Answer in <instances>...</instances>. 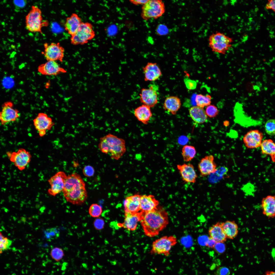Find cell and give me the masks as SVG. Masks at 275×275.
I'll return each instance as SVG.
<instances>
[{"label": "cell", "mask_w": 275, "mask_h": 275, "mask_svg": "<svg viewBox=\"0 0 275 275\" xmlns=\"http://www.w3.org/2000/svg\"><path fill=\"white\" fill-rule=\"evenodd\" d=\"M140 212L141 225L145 234L149 237L158 235L169 223L168 213L161 206L153 211Z\"/></svg>", "instance_id": "6da1fadb"}, {"label": "cell", "mask_w": 275, "mask_h": 275, "mask_svg": "<svg viewBox=\"0 0 275 275\" xmlns=\"http://www.w3.org/2000/svg\"><path fill=\"white\" fill-rule=\"evenodd\" d=\"M62 191L67 201L74 205H82L88 197L85 184L75 172L67 176Z\"/></svg>", "instance_id": "7a4b0ae2"}, {"label": "cell", "mask_w": 275, "mask_h": 275, "mask_svg": "<svg viewBox=\"0 0 275 275\" xmlns=\"http://www.w3.org/2000/svg\"><path fill=\"white\" fill-rule=\"evenodd\" d=\"M98 147L102 152L116 160L121 158L126 149L125 140L110 133L100 138Z\"/></svg>", "instance_id": "3957f363"}, {"label": "cell", "mask_w": 275, "mask_h": 275, "mask_svg": "<svg viewBox=\"0 0 275 275\" xmlns=\"http://www.w3.org/2000/svg\"><path fill=\"white\" fill-rule=\"evenodd\" d=\"M26 29L31 32H39L42 34V29L49 24L47 20H43L42 11L37 6H32L31 9L25 17Z\"/></svg>", "instance_id": "277c9868"}, {"label": "cell", "mask_w": 275, "mask_h": 275, "mask_svg": "<svg viewBox=\"0 0 275 275\" xmlns=\"http://www.w3.org/2000/svg\"><path fill=\"white\" fill-rule=\"evenodd\" d=\"M233 39L224 33L216 32L210 35L208 39L209 47L216 53L225 54L231 47Z\"/></svg>", "instance_id": "5b68a950"}, {"label": "cell", "mask_w": 275, "mask_h": 275, "mask_svg": "<svg viewBox=\"0 0 275 275\" xmlns=\"http://www.w3.org/2000/svg\"><path fill=\"white\" fill-rule=\"evenodd\" d=\"M95 35L92 24L82 22L76 32L71 36V42L74 45L84 44L94 38Z\"/></svg>", "instance_id": "8992f818"}, {"label": "cell", "mask_w": 275, "mask_h": 275, "mask_svg": "<svg viewBox=\"0 0 275 275\" xmlns=\"http://www.w3.org/2000/svg\"><path fill=\"white\" fill-rule=\"evenodd\" d=\"M177 243V238L173 236L162 237L153 241L150 253L151 254H157L168 256L172 248Z\"/></svg>", "instance_id": "52a82bcc"}, {"label": "cell", "mask_w": 275, "mask_h": 275, "mask_svg": "<svg viewBox=\"0 0 275 275\" xmlns=\"http://www.w3.org/2000/svg\"><path fill=\"white\" fill-rule=\"evenodd\" d=\"M165 10L163 2L160 0H149L142 8L141 16L145 20L157 19L164 13Z\"/></svg>", "instance_id": "ba28073f"}, {"label": "cell", "mask_w": 275, "mask_h": 275, "mask_svg": "<svg viewBox=\"0 0 275 275\" xmlns=\"http://www.w3.org/2000/svg\"><path fill=\"white\" fill-rule=\"evenodd\" d=\"M6 153L10 161L20 171L25 169L32 158L30 153L22 148H19L17 152L8 151Z\"/></svg>", "instance_id": "9c48e42d"}, {"label": "cell", "mask_w": 275, "mask_h": 275, "mask_svg": "<svg viewBox=\"0 0 275 275\" xmlns=\"http://www.w3.org/2000/svg\"><path fill=\"white\" fill-rule=\"evenodd\" d=\"M44 48L42 53L47 61H59L62 62L64 56V49L59 43H52L50 44L45 43Z\"/></svg>", "instance_id": "30bf717a"}, {"label": "cell", "mask_w": 275, "mask_h": 275, "mask_svg": "<svg viewBox=\"0 0 275 275\" xmlns=\"http://www.w3.org/2000/svg\"><path fill=\"white\" fill-rule=\"evenodd\" d=\"M20 116L19 111L14 108L12 102H6L2 105L0 113V121L2 125L15 121Z\"/></svg>", "instance_id": "8fae6325"}, {"label": "cell", "mask_w": 275, "mask_h": 275, "mask_svg": "<svg viewBox=\"0 0 275 275\" xmlns=\"http://www.w3.org/2000/svg\"><path fill=\"white\" fill-rule=\"evenodd\" d=\"M67 176L65 172L60 171L51 177L48 180L50 185L48 190L49 194L55 196L62 191Z\"/></svg>", "instance_id": "7c38bea8"}, {"label": "cell", "mask_w": 275, "mask_h": 275, "mask_svg": "<svg viewBox=\"0 0 275 275\" xmlns=\"http://www.w3.org/2000/svg\"><path fill=\"white\" fill-rule=\"evenodd\" d=\"M35 129L40 136H44L47 131L50 130L54 125L52 118L44 113H40L33 120Z\"/></svg>", "instance_id": "4fadbf2b"}, {"label": "cell", "mask_w": 275, "mask_h": 275, "mask_svg": "<svg viewBox=\"0 0 275 275\" xmlns=\"http://www.w3.org/2000/svg\"><path fill=\"white\" fill-rule=\"evenodd\" d=\"M154 85H151L148 88H143L139 94L140 100L143 104L154 107L158 102V95Z\"/></svg>", "instance_id": "5bb4252c"}, {"label": "cell", "mask_w": 275, "mask_h": 275, "mask_svg": "<svg viewBox=\"0 0 275 275\" xmlns=\"http://www.w3.org/2000/svg\"><path fill=\"white\" fill-rule=\"evenodd\" d=\"M198 167L201 176H205L215 173L217 167L214 156L210 155L202 158L198 164Z\"/></svg>", "instance_id": "9a60e30c"}, {"label": "cell", "mask_w": 275, "mask_h": 275, "mask_svg": "<svg viewBox=\"0 0 275 275\" xmlns=\"http://www.w3.org/2000/svg\"><path fill=\"white\" fill-rule=\"evenodd\" d=\"M263 134L257 130H251L248 132L243 138V142L246 146L250 149L260 147L262 142Z\"/></svg>", "instance_id": "2e32d148"}, {"label": "cell", "mask_w": 275, "mask_h": 275, "mask_svg": "<svg viewBox=\"0 0 275 275\" xmlns=\"http://www.w3.org/2000/svg\"><path fill=\"white\" fill-rule=\"evenodd\" d=\"M38 72L45 75H56L61 73H65L66 71L60 66L55 61H49L39 65L38 68Z\"/></svg>", "instance_id": "e0dca14e"}, {"label": "cell", "mask_w": 275, "mask_h": 275, "mask_svg": "<svg viewBox=\"0 0 275 275\" xmlns=\"http://www.w3.org/2000/svg\"><path fill=\"white\" fill-rule=\"evenodd\" d=\"M177 167L184 182L189 183L196 182L197 176L192 164H179L177 165Z\"/></svg>", "instance_id": "ac0fdd59"}, {"label": "cell", "mask_w": 275, "mask_h": 275, "mask_svg": "<svg viewBox=\"0 0 275 275\" xmlns=\"http://www.w3.org/2000/svg\"><path fill=\"white\" fill-rule=\"evenodd\" d=\"M141 217L140 212H125L124 221L122 223L118 224V226L129 230L134 231L136 229L138 223L140 221Z\"/></svg>", "instance_id": "d6986e66"}, {"label": "cell", "mask_w": 275, "mask_h": 275, "mask_svg": "<svg viewBox=\"0 0 275 275\" xmlns=\"http://www.w3.org/2000/svg\"><path fill=\"white\" fill-rule=\"evenodd\" d=\"M142 70L145 81H155L162 75L160 69L156 63H148L143 67Z\"/></svg>", "instance_id": "ffe728a7"}, {"label": "cell", "mask_w": 275, "mask_h": 275, "mask_svg": "<svg viewBox=\"0 0 275 275\" xmlns=\"http://www.w3.org/2000/svg\"><path fill=\"white\" fill-rule=\"evenodd\" d=\"M261 207L263 214L269 219L275 217V196L268 195L263 198Z\"/></svg>", "instance_id": "44dd1931"}, {"label": "cell", "mask_w": 275, "mask_h": 275, "mask_svg": "<svg viewBox=\"0 0 275 275\" xmlns=\"http://www.w3.org/2000/svg\"><path fill=\"white\" fill-rule=\"evenodd\" d=\"M140 209L141 212H146L157 209L159 206V201L152 195H141L140 199Z\"/></svg>", "instance_id": "7402d4cb"}, {"label": "cell", "mask_w": 275, "mask_h": 275, "mask_svg": "<svg viewBox=\"0 0 275 275\" xmlns=\"http://www.w3.org/2000/svg\"><path fill=\"white\" fill-rule=\"evenodd\" d=\"M82 22L81 18L78 15L73 13L66 19L64 24L65 30L72 36L76 32Z\"/></svg>", "instance_id": "603a6c76"}, {"label": "cell", "mask_w": 275, "mask_h": 275, "mask_svg": "<svg viewBox=\"0 0 275 275\" xmlns=\"http://www.w3.org/2000/svg\"><path fill=\"white\" fill-rule=\"evenodd\" d=\"M141 196L136 194L126 197L124 202L125 212H137L140 210Z\"/></svg>", "instance_id": "cb8c5ba5"}, {"label": "cell", "mask_w": 275, "mask_h": 275, "mask_svg": "<svg viewBox=\"0 0 275 275\" xmlns=\"http://www.w3.org/2000/svg\"><path fill=\"white\" fill-rule=\"evenodd\" d=\"M134 114L139 121L145 125L148 123L152 115L150 107L143 104L134 109Z\"/></svg>", "instance_id": "d4e9b609"}, {"label": "cell", "mask_w": 275, "mask_h": 275, "mask_svg": "<svg viewBox=\"0 0 275 275\" xmlns=\"http://www.w3.org/2000/svg\"><path fill=\"white\" fill-rule=\"evenodd\" d=\"M181 105L180 100L177 96H171L166 98L163 107L165 110L175 115L180 108Z\"/></svg>", "instance_id": "484cf974"}, {"label": "cell", "mask_w": 275, "mask_h": 275, "mask_svg": "<svg viewBox=\"0 0 275 275\" xmlns=\"http://www.w3.org/2000/svg\"><path fill=\"white\" fill-rule=\"evenodd\" d=\"M208 233L209 237L217 242H224L227 239L222 227L221 223L219 222L210 227Z\"/></svg>", "instance_id": "4316f807"}, {"label": "cell", "mask_w": 275, "mask_h": 275, "mask_svg": "<svg viewBox=\"0 0 275 275\" xmlns=\"http://www.w3.org/2000/svg\"><path fill=\"white\" fill-rule=\"evenodd\" d=\"M221 225L227 238L233 239L237 236L238 226L235 221H227L221 223Z\"/></svg>", "instance_id": "83f0119b"}, {"label": "cell", "mask_w": 275, "mask_h": 275, "mask_svg": "<svg viewBox=\"0 0 275 275\" xmlns=\"http://www.w3.org/2000/svg\"><path fill=\"white\" fill-rule=\"evenodd\" d=\"M189 113L191 119L196 123H202L207 120V116L203 108L193 106L190 108Z\"/></svg>", "instance_id": "f1b7e54d"}, {"label": "cell", "mask_w": 275, "mask_h": 275, "mask_svg": "<svg viewBox=\"0 0 275 275\" xmlns=\"http://www.w3.org/2000/svg\"><path fill=\"white\" fill-rule=\"evenodd\" d=\"M263 154L270 156L272 161L275 162V142L271 139L263 140L260 146Z\"/></svg>", "instance_id": "f546056e"}, {"label": "cell", "mask_w": 275, "mask_h": 275, "mask_svg": "<svg viewBox=\"0 0 275 275\" xmlns=\"http://www.w3.org/2000/svg\"><path fill=\"white\" fill-rule=\"evenodd\" d=\"M196 153L195 147L192 146L185 145L182 148V154L184 160L186 162L192 160L195 157Z\"/></svg>", "instance_id": "4dcf8cb0"}, {"label": "cell", "mask_w": 275, "mask_h": 275, "mask_svg": "<svg viewBox=\"0 0 275 275\" xmlns=\"http://www.w3.org/2000/svg\"><path fill=\"white\" fill-rule=\"evenodd\" d=\"M211 99V97L209 95H205L199 94L196 95L195 101L197 106L203 108L210 105Z\"/></svg>", "instance_id": "1f68e13d"}, {"label": "cell", "mask_w": 275, "mask_h": 275, "mask_svg": "<svg viewBox=\"0 0 275 275\" xmlns=\"http://www.w3.org/2000/svg\"><path fill=\"white\" fill-rule=\"evenodd\" d=\"M44 233L46 238L49 241L57 238L60 235L59 231L55 228L47 229L44 231Z\"/></svg>", "instance_id": "d6a6232c"}, {"label": "cell", "mask_w": 275, "mask_h": 275, "mask_svg": "<svg viewBox=\"0 0 275 275\" xmlns=\"http://www.w3.org/2000/svg\"><path fill=\"white\" fill-rule=\"evenodd\" d=\"M102 210L101 207L97 203L92 204L89 209L90 215L93 217H98L101 214Z\"/></svg>", "instance_id": "836d02e7"}, {"label": "cell", "mask_w": 275, "mask_h": 275, "mask_svg": "<svg viewBox=\"0 0 275 275\" xmlns=\"http://www.w3.org/2000/svg\"><path fill=\"white\" fill-rule=\"evenodd\" d=\"M52 258L57 262H59L64 255V251L61 248L56 247L52 249L50 252Z\"/></svg>", "instance_id": "e575fe53"}, {"label": "cell", "mask_w": 275, "mask_h": 275, "mask_svg": "<svg viewBox=\"0 0 275 275\" xmlns=\"http://www.w3.org/2000/svg\"><path fill=\"white\" fill-rule=\"evenodd\" d=\"M12 243V241L5 237L0 232V249L1 253L4 251L8 249Z\"/></svg>", "instance_id": "d590c367"}, {"label": "cell", "mask_w": 275, "mask_h": 275, "mask_svg": "<svg viewBox=\"0 0 275 275\" xmlns=\"http://www.w3.org/2000/svg\"><path fill=\"white\" fill-rule=\"evenodd\" d=\"M265 128L266 132L268 135H275V119L267 120L265 123Z\"/></svg>", "instance_id": "8d00e7d4"}, {"label": "cell", "mask_w": 275, "mask_h": 275, "mask_svg": "<svg viewBox=\"0 0 275 275\" xmlns=\"http://www.w3.org/2000/svg\"><path fill=\"white\" fill-rule=\"evenodd\" d=\"M205 112L207 116L210 118L216 117L219 112L217 107L213 105H210L207 106Z\"/></svg>", "instance_id": "74e56055"}, {"label": "cell", "mask_w": 275, "mask_h": 275, "mask_svg": "<svg viewBox=\"0 0 275 275\" xmlns=\"http://www.w3.org/2000/svg\"><path fill=\"white\" fill-rule=\"evenodd\" d=\"M226 249L225 244L223 242H217L213 248L216 253L219 254L224 253Z\"/></svg>", "instance_id": "f35d334b"}, {"label": "cell", "mask_w": 275, "mask_h": 275, "mask_svg": "<svg viewBox=\"0 0 275 275\" xmlns=\"http://www.w3.org/2000/svg\"><path fill=\"white\" fill-rule=\"evenodd\" d=\"M105 225L104 220L102 218L98 217L96 218L93 222L94 228L97 230H100L103 228Z\"/></svg>", "instance_id": "ab89813d"}, {"label": "cell", "mask_w": 275, "mask_h": 275, "mask_svg": "<svg viewBox=\"0 0 275 275\" xmlns=\"http://www.w3.org/2000/svg\"><path fill=\"white\" fill-rule=\"evenodd\" d=\"M83 173L84 175L87 177L92 176L94 173V170L93 167L90 165L85 167L83 169Z\"/></svg>", "instance_id": "60d3db41"}, {"label": "cell", "mask_w": 275, "mask_h": 275, "mask_svg": "<svg viewBox=\"0 0 275 275\" xmlns=\"http://www.w3.org/2000/svg\"><path fill=\"white\" fill-rule=\"evenodd\" d=\"M228 171V169L225 166H220L217 168V170L215 173L218 176L223 177L226 175Z\"/></svg>", "instance_id": "b9f144b4"}, {"label": "cell", "mask_w": 275, "mask_h": 275, "mask_svg": "<svg viewBox=\"0 0 275 275\" xmlns=\"http://www.w3.org/2000/svg\"><path fill=\"white\" fill-rule=\"evenodd\" d=\"M156 31L158 34L162 35L167 34L169 30L167 27L165 25L163 24H160L157 26Z\"/></svg>", "instance_id": "7bdbcfd3"}, {"label": "cell", "mask_w": 275, "mask_h": 275, "mask_svg": "<svg viewBox=\"0 0 275 275\" xmlns=\"http://www.w3.org/2000/svg\"><path fill=\"white\" fill-rule=\"evenodd\" d=\"M230 269L225 266H222L216 270L215 275H229Z\"/></svg>", "instance_id": "ee69618b"}, {"label": "cell", "mask_w": 275, "mask_h": 275, "mask_svg": "<svg viewBox=\"0 0 275 275\" xmlns=\"http://www.w3.org/2000/svg\"><path fill=\"white\" fill-rule=\"evenodd\" d=\"M13 3L17 8L20 9L24 7L26 4L25 0H15Z\"/></svg>", "instance_id": "f6af8a7d"}, {"label": "cell", "mask_w": 275, "mask_h": 275, "mask_svg": "<svg viewBox=\"0 0 275 275\" xmlns=\"http://www.w3.org/2000/svg\"><path fill=\"white\" fill-rule=\"evenodd\" d=\"M217 242L212 238L208 237L205 246L208 248L213 249Z\"/></svg>", "instance_id": "bcb514c9"}, {"label": "cell", "mask_w": 275, "mask_h": 275, "mask_svg": "<svg viewBox=\"0 0 275 275\" xmlns=\"http://www.w3.org/2000/svg\"><path fill=\"white\" fill-rule=\"evenodd\" d=\"M265 7L267 9H271L275 12V0L269 1Z\"/></svg>", "instance_id": "7dc6e473"}, {"label": "cell", "mask_w": 275, "mask_h": 275, "mask_svg": "<svg viewBox=\"0 0 275 275\" xmlns=\"http://www.w3.org/2000/svg\"><path fill=\"white\" fill-rule=\"evenodd\" d=\"M148 0H132L130 1L132 3L136 5H144L147 3Z\"/></svg>", "instance_id": "c3c4849f"}, {"label": "cell", "mask_w": 275, "mask_h": 275, "mask_svg": "<svg viewBox=\"0 0 275 275\" xmlns=\"http://www.w3.org/2000/svg\"><path fill=\"white\" fill-rule=\"evenodd\" d=\"M263 275H275V271H267Z\"/></svg>", "instance_id": "681fc988"}]
</instances>
